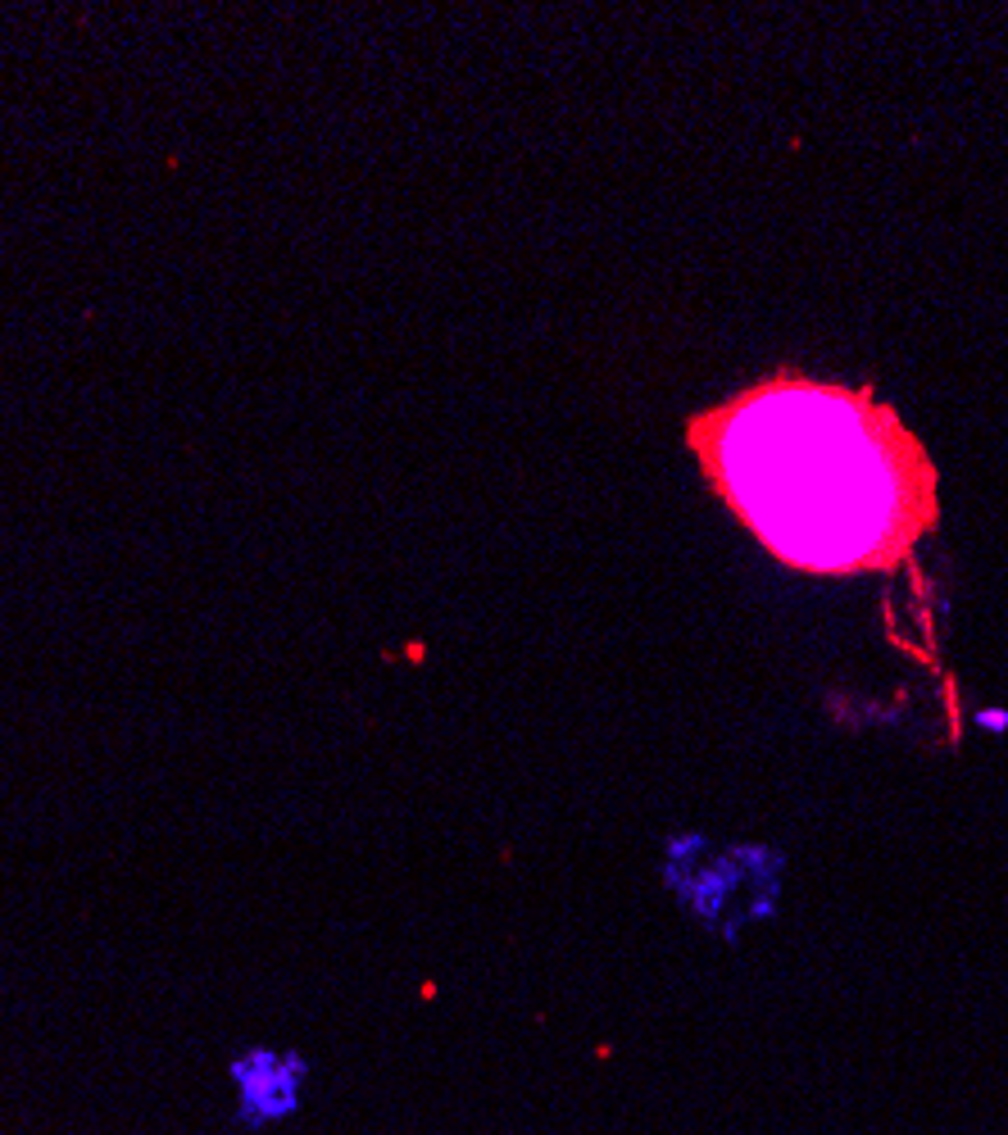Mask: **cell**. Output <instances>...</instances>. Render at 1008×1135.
<instances>
[{"label":"cell","instance_id":"1","mask_svg":"<svg viewBox=\"0 0 1008 1135\" xmlns=\"http://www.w3.org/2000/svg\"><path fill=\"white\" fill-rule=\"evenodd\" d=\"M704 482L745 532L813 577L900 568L936 527V468L872 391L772 373L686 423Z\"/></svg>","mask_w":1008,"mask_h":1135},{"label":"cell","instance_id":"2","mask_svg":"<svg viewBox=\"0 0 1008 1135\" xmlns=\"http://www.w3.org/2000/svg\"><path fill=\"white\" fill-rule=\"evenodd\" d=\"M309 1067L296 1049L277 1045H250L232 1054L228 1063V1086H232V1117L250 1131L273 1122H287L305 1099Z\"/></svg>","mask_w":1008,"mask_h":1135}]
</instances>
